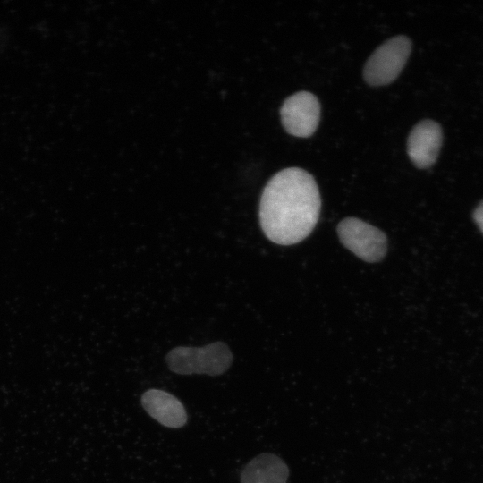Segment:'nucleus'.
Returning a JSON list of instances; mask_svg holds the SVG:
<instances>
[{
	"label": "nucleus",
	"instance_id": "nucleus-3",
	"mask_svg": "<svg viewBox=\"0 0 483 483\" xmlns=\"http://www.w3.org/2000/svg\"><path fill=\"white\" fill-rule=\"evenodd\" d=\"M411 50L409 38L399 35L381 44L367 60L363 76L372 86H381L394 80L404 67Z\"/></svg>",
	"mask_w": 483,
	"mask_h": 483
},
{
	"label": "nucleus",
	"instance_id": "nucleus-7",
	"mask_svg": "<svg viewBox=\"0 0 483 483\" xmlns=\"http://www.w3.org/2000/svg\"><path fill=\"white\" fill-rule=\"evenodd\" d=\"M141 404L150 417L165 427L178 428L187 422L183 404L165 391L160 389L146 391L141 396Z\"/></svg>",
	"mask_w": 483,
	"mask_h": 483
},
{
	"label": "nucleus",
	"instance_id": "nucleus-8",
	"mask_svg": "<svg viewBox=\"0 0 483 483\" xmlns=\"http://www.w3.org/2000/svg\"><path fill=\"white\" fill-rule=\"evenodd\" d=\"M289 469L279 456L263 453L250 460L243 468L241 483H287Z\"/></svg>",
	"mask_w": 483,
	"mask_h": 483
},
{
	"label": "nucleus",
	"instance_id": "nucleus-9",
	"mask_svg": "<svg viewBox=\"0 0 483 483\" xmlns=\"http://www.w3.org/2000/svg\"><path fill=\"white\" fill-rule=\"evenodd\" d=\"M473 218L483 233V201L476 208L473 213Z\"/></svg>",
	"mask_w": 483,
	"mask_h": 483
},
{
	"label": "nucleus",
	"instance_id": "nucleus-4",
	"mask_svg": "<svg viewBox=\"0 0 483 483\" xmlns=\"http://www.w3.org/2000/svg\"><path fill=\"white\" fill-rule=\"evenodd\" d=\"M336 230L342 244L366 262H378L386 254L387 238L384 232L360 218L346 217Z\"/></svg>",
	"mask_w": 483,
	"mask_h": 483
},
{
	"label": "nucleus",
	"instance_id": "nucleus-2",
	"mask_svg": "<svg viewBox=\"0 0 483 483\" xmlns=\"http://www.w3.org/2000/svg\"><path fill=\"white\" fill-rule=\"evenodd\" d=\"M165 361L170 370L180 375L218 376L230 368L233 354L225 343L216 342L204 347H176Z\"/></svg>",
	"mask_w": 483,
	"mask_h": 483
},
{
	"label": "nucleus",
	"instance_id": "nucleus-6",
	"mask_svg": "<svg viewBox=\"0 0 483 483\" xmlns=\"http://www.w3.org/2000/svg\"><path fill=\"white\" fill-rule=\"evenodd\" d=\"M443 142L440 124L433 120L418 123L409 134L407 152L419 168H428L436 161Z\"/></svg>",
	"mask_w": 483,
	"mask_h": 483
},
{
	"label": "nucleus",
	"instance_id": "nucleus-1",
	"mask_svg": "<svg viewBox=\"0 0 483 483\" xmlns=\"http://www.w3.org/2000/svg\"><path fill=\"white\" fill-rule=\"evenodd\" d=\"M321 209L314 177L299 167L277 172L263 189L259 222L264 234L280 245L304 240L316 226Z\"/></svg>",
	"mask_w": 483,
	"mask_h": 483
},
{
	"label": "nucleus",
	"instance_id": "nucleus-5",
	"mask_svg": "<svg viewBox=\"0 0 483 483\" xmlns=\"http://www.w3.org/2000/svg\"><path fill=\"white\" fill-rule=\"evenodd\" d=\"M285 131L296 137H309L319 123L320 104L315 95L299 91L288 97L280 109Z\"/></svg>",
	"mask_w": 483,
	"mask_h": 483
}]
</instances>
